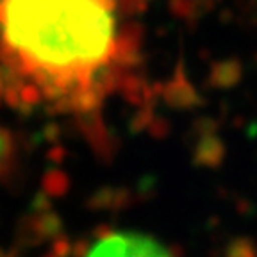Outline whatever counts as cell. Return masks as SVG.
I'll return each mask as SVG.
<instances>
[{
    "label": "cell",
    "mask_w": 257,
    "mask_h": 257,
    "mask_svg": "<svg viewBox=\"0 0 257 257\" xmlns=\"http://www.w3.org/2000/svg\"><path fill=\"white\" fill-rule=\"evenodd\" d=\"M86 257H173L156 237L134 230L105 234L88 250Z\"/></svg>",
    "instance_id": "7a4b0ae2"
},
{
    "label": "cell",
    "mask_w": 257,
    "mask_h": 257,
    "mask_svg": "<svg viewBox=\"0 0 257 257\" xmlns=\"http://www.w3.org/2000/svg\"><path fill=\"white\" fill-rule=\"evenodd\" d=\"M120 48L118 0H0V57L47 100H84Z\"/></svg>",
    "instance_id": "6da1fadb"
}]
</instances>
